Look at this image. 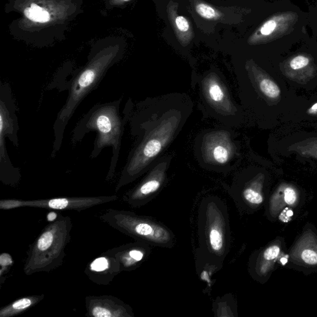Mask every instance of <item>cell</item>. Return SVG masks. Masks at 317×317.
Listing matches in <instances>:
<instances>
[{
  "mask_svg": "<svg viewBox=\"0 0 317 317\" xmlns=\"http://www.w3.org/2000/svg\"><path fill=\"white\" fill-rule=\"evenodd\" d=\"M192 107L188 96L181 94L147 99L136 105L128 100L123 118L126 124L129 123L135 142L121 172L116 192L149 171L178 136Z\"/></svg>",
  "mask_w": 317,
  "mask_h": 317,
  "instance_id": "1",
  "label": "cell"
},
{
  "mask_svg": "<svg viewBox=\"0 0 317 317\" xmlns=\"http://www.w3.org/2000/svg\"><path fill=\"white\" fill-rule=\"evenodd\" d=\"M120 99L98 104L89 110L78 121L73 131L71 142L73 144L81 141L88 133H96L93 149L90 158H95L103 149L111 147L112 155L106 180L113 178L120 157L126 122L120 115Z\"/></svg>",
  "mask_w": 317,
  "mask_h": 317,
  "instance_id": "2",
  "label": "cell"
},
{
  "mask_svg": "<svg viewBox=\"0 0 317 317\" xmlns=\"http://www.w3.org/2000/svg\"><path fill=\"white\" fill-rule=\"evenodd\" d=\"M70 217L59 215L41 232L27 253L24 272L27 276L49 273L63 263L65 249L71 240Z\"/></svg>",
  "mask_w": 317,
  "mask_h": 317,
  "instance_id": "3",
  "label": "cell"
},
{
  "mask_svg": "<svg viewBox=\"0 0 317 317\" xmlns=\"http://www.w3.org/2000/svg\"><path fill=\"white\" fill-rule=\"evenodd\" d=\"M199 248L224 262L231 244L228 211L220 198L208 196L199 204L198 212Z\"/></svg>",
  "mask_w": 317,
  "mask_h": 317,
  "instance_id": "4",
  "label": "cell"
},
{
  "mask_svg": "<svg viewBox=\"0 0 317 317\" xmlns=\"http://www.w3.org/2000/svg\"><path fill=\"white\" fill-rule=\"evenodd\" d=\"M99 218L112 228L151 246L171 249L176 245L173 232L153 218L116 209L105 210Z\"/></svg>",
  "mask_w": 317,
  "mask_h": 317,
  "instance_id": "5",
  "label": "cell"
},
{
  "mask_svg": "<svg viewBox=\"0 0 317 317\" xmlns=\"http://www.w3.org/2000/svg\"><path fill=\"white\" fill-rule=\"evenodd\" d=\"M201 98L206 109L225 125L238 126L240 112L232 100L226 82L215 72L208 73L201 82Z\"/></svg>",
  "mask_w": 317,
  "mask_h": 317,
  "instance_id": "6",
  "label": "cell"
},
{
  "mask_svg": "<svg viewBox=\"0 0 317 317\" xmlns=\"http://www.w3.org/2000/svg\"><path fill=\"white\" fill-rule=\"evenodd\" d=\"M199 144V160L206 168L226 171L236 156V144L227 131L214 130L202 136Z\"/></svg>",
  "mask_w": 317,
  "mask_h": 317,
  "instance_id": "7",
  "label": "cell"
},
{
  "mask_svg": "<svg viewBox=\"0 0 317 317\" xmlns=\"http://www.w3.org/2000/svg\"><path fill=\"white\" fill-rule=\"evenodd\" d=\"M116 195L100 197H59L49 199H6L0 201L1 210L29 207L45 208L55 210H74L81 211L100 204L116 201Z\"/></svg>",
  "mask_w": 317,
  "mask_h": 317,
  "instance_id": "8",
  "label": "cell"
},
{
  "mask_svg": "<svg viewBox=\"0 0 317 317\" xmlns=\"http://www.w3.org/2000/svg\"><path fill=\"white\" fill-rule=\"evenodd\" d=\"M172 158V156H168L156 160L145 178L123 195V200L131 207L137 208L155 198L166 184L167 172Z\"/></svg>",
  "mask_w": 317,
  "mask_h": 317,
  "instance_id": "9",
  "label": "cell"
},
{
  "mask_svg": "<svg viewBox=\"0 0 317 317\" xmlns=\"http://www.w3.org/2000/svg\"><path fill=\"white\" fill-rule=\"evenodd\" d=\"M17 107L10 85L1 82L0 87V140H10L14 146H19L18 133L20 130Z\"/></svg>",
  "mask_w": 317,
  "mask_h": 317,
  "instance_id": "10",
  "label": "cell"
},
{
  "mask_svg": "<svg viewBox=\"0 0 317 317\" xmlns=\"http://www.w3.org/2000/svg\"><path fill=\"white\" fill-rule=\"evenodd\" d=\"M86 316L134 317L132 308L112 296H88L85 298Z\"/></svg>",
  "mask_w": 317,
  "mask_h": 317,
  "instance_id": "11",
  "label": "cell"
},
{
  "mask_svg": "<svg viewBox=\"0 0 317 317\" xmlns=\"http://www.w3.org/2000/svg\"><path fill=\"white\" fill-rule=\"evenodd\" d=\"M84 272L91 281L99 285L109 284L121 273L120 263L110 250L89 263Z\"/></svg>",
  "mask_w": 317,
  "mask_h": 317,
  "instance_id": "12",
  "label": "cell"
},
{
  "mask_svg": "<svg viewBox=\"0 0 317 317\" xmlns=\"http://www.w3.org/2000/svg\"><path fill=\"white\" fill-rule=\"evenodd\" d=\"M110 250L120 263L121 272H131L139 268L150 256L151 245L137 240Z\"/></svg>",
  "mask_w": 317,
  "mask_h": 317,
  "instance_id": "13",
  "label": "cell"
},
{
  "mask_svg": "<svg viewBox=\"0 0 317 317\" xmlns=\"http://www.w3.org/2000/svg\"><path fill=\"white\" fill-rule=\"evenodd\" d=\"M227 190L237 206L240 208L258 206L264 201L263 195L259 191L258 181H246L242 174L236 177Z\"/></svg>",
  "mask_w": 317,
  "mask_h": 317,
  "instance_id": "14",
  "label": "cell"
},
{
  "mask_svg": "<svg viewBox=\"0 0 317 317\" xmlns=\"http://www.w3.org/2000/svg\"><path fill=\"white\" fill-rule=\"evenodd\" d=\"M223 262L198 247L195 253V265L197 274L201 281L211 286V277L222 268Z\"/></svg>",
  "mask_w": 317,
  "mask_h": 317,
  "instance_id": "15",
  "label": "cell"
},
{
  "mask_svg": "<svg viewBox=\"0 0 317 317\" xmlns=\"http://www.w3.org/2000/svg\"><path fill=\"white\" fill-rule=\"evenodd\" d=\"M178 4L170 1L167 6V13L172 27L179 42L183 46L187 45L192 40L194 33L189 21L183 16L178 13Z\"/></svg>",
  "mask_w": 317,
  "mask_h": 317,
  "instance_id": "16",
  "label": "cell"
},
{
  "mask_svg": "<svg viewBox=\"0 0 317 317\" xmlns=\"http://www.w3.org/2000/svg\"><path fill=\"white\" fill-rule=\"evenodd\" d=\"M291 15V13H283L274 16L266 20L249 39V43H255L267 40L269 38H273V37L277 36V34L282 32V27L286 26V25L283 24L289 21L288 18Z\"/></svg>",
  "mask_w": 317,
  "mask_h": 317,
  "instance_id": "17",
  "label": "cell"
},
{
  "mask_svg": "<svg viewBox=\"0 0 317 317\" xmlns=\"http://www.w3.org/2000/svg\"><path fill=\"white\" fill-rule=\"evenodd\" d=\"M45 298L44 295L27 296L1 308L0 317H13L26 312L30 308L35 306Z\"/></svg>",
  "mask_w": 317,
  "mask_h": 317,
  "instance_id": "18",
  "label": "cell"
},
{
  "mask_svg": "<svg viewBox=\"0 0 317 317\" xmlns=\"http://www.w3.org/2000/svg\"><path fill=\"white\" fill-rule=\"evenodd\" d=\"M215 316L218 317H236L238 316L235 299L231 294L218 297L213 305Z\"/></svg>",
  "mask_w": 317,
  "mask_h": 317,
  "instance_id": "19",
  "label": "cell"
},
{
  "mask_svg": "<svg viewBox=\"0 0 317 317\" xmlns=\"http://www.w3.org/2000/svg\"><path fill=\"white\" fill-rule=\"evenodd\" d=\"M258 88L264 96L269 98H277L281 93L279 87L268 78H262L259 80Z\"/></svg>",
  "mask_w": 317,
  "mask_h": 317,
  "instance_id": "20",
  "label": "cell"
},
{
  "mask_svg": "<svg viewBox=\"0 0 317 317\" xmlns=\"http://www.w3.org/2000/svg\"><path fill=\"white\" fill-rule=\"evenodd\" d=\"M195 9L196 12L204 19L215 20L219 19L220 13L219 11L216 10L213 6L203 2H198L195 4Z\"/></svg>",
  "mask_w": 317,
  "mask_h": 317,
  "instance_id": "21",
  "label": "cell"
},
{
  "mask_svg": "<svg viewBox=\"0 0 317 317\" xmlns=\"http://www.w3.org/2000/svg\"><path fill=\"white\" fill-rule=\"evenodd\" d=\"M310 63V59L307 56L303 55H298L294 57L290 61L289 65L294 70H300L306 67Z\"/></svg>",
  "mask_w": 317,
  "mask_h": 317,
  "instance_id": "22",
  "label": "cell"
},
{
  "mask_svg": "<svg viewBox=\"0 0 317 317\" xmlns=\"http://www.w3.org/2000/svg\"><path fill=\"white\" fill-rule=\"evenodd\" d=\"M301 256L304 262L309 265H314L317 264V254L311 250H304Z\"/></svg>",
  "mask_w": 317,
  "mask_h": 317,
  "instance_id": "23",
  "label": "cell"
},
{
  "mask_svg": "<svg viewBox=\"0 0 317 317\" xmlns=\"http://www.w3.org/2000/svg\"><path fill=\"white\" fill-rule=\"evenodd\" d=\"M280 252L279 247L277 245L268 248L263 254V258L265 260L271 261L277 258Z\"/></svg>",
  "mask_w": 317,
  "mask_h": 317,
  "instance_id": "24",
  "label": "cell"
},
{
  "mask_svg": "<svg viewBox=\"0 0 317 317\" xmlns=\"http://www.w3.org/2000/svg\"><path fill=\"white\" fill-rule=\"evenodd\" d=\"M297 199L296 193L293 188L288 187L284 190V201L289 205L295 204Z\"/></svg>",
  "mask_w": 317,
  "mask_h": 317,
  "instance_id": "25",
  "label": "cell"
},
{
  "mask_svg": "<svg viewBox=\"0 0 317 317\" xmlns=\"http://www.w3.org/2000/svg\"><path fill=\"white\" fill-rule=\"evenodd\" d=\"M50 15L48 11L43 10L42 13L39 14L38 17V22L45 23L50 20Z\"/></svg>",
  "mask_w": 317,
  "mask_h": 317,
  "instance_id": "26",
  "label": "cell"
},
{
  "mask_svg": "<svg viewBox=\"0 0 317 317\" xmlns=\"http://www.w3.org/2000/svg\"><path fill=\"white\" fill-rule=\"evenodd\" d=\"M24 15L29 20H33L34 22H36V18L35 14H34L33 10H32L31 8H27L25 9Z\"/></svg>",
  "mask_w": 317,
  "mask_h": 317,
  "instance_id": "27",
  "label": "cell"
},
{
  "mask_svg": "<svg viewBox=\"0 0 317 317\" xmlns=\"http://www.w3.org/2000/svg\"><path fill=\"white\" fill-rule=\"evenodd\" d=\"M31 8L32 10H33L34 14H35L36 18V22H38V17L39 14L42 13V11L44 10H43V8H41V7L39 6L38 5H37V4L34 3L31 4Z\"/></svg>",
  "mask_w": 317,
  "mask_h": 317,
  "instance_id": "28",
  "label": "cell"
},
{
  "mask_svg": "<svg viewBox=\"0 0 317 317\" xmlns=\"http://www.w3.org/2000/svg\"><path fill=\"white\" fill-rule=\"evenodd\" d=\"M310 114H317V103L312 105V107L309 110Z\"/></svg>",
  "mask_w": 317,
  "mask_h": 317,
  "instance_id": "29",
  "label": "cell"
},
{
  "mask_svg": "<svg viewBox=\"0 0 317 317\" xmlns=\"http://www.w3.org/2000/svg\"><path fill=\"white\" fill-rule=\"evenodd\" d=\"M281 261L282 263L284 264H284H286L287 263V261H288V259H287L286 258H284L281 259Z\"/></svg>",
  "mask_w": 317,
  "mask_h": 317,
  "instance_id": "30",
  "label": "cell"
},
{
  "mask_svg": "<svg viewBox=\"0 0 317 317\" xmlns=\"http://www.w3.org/2000/svg\"><path fill=\"white\" fill-rule=\"evenodd\" d=\"M124 1H129V0H124Z\"/></svg>",
  "mask_w": 317,
  "mask_h": 317,
  "instance_id": "31",
  "label": "cell"
}]
</instances>
